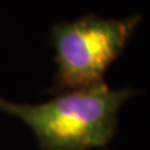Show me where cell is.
Returning <instances> with one entry per match:
<instances>
[{
  "mask_svg": "<svg viewBox=\"0 0 150 150\" xmlns=\"http://www.w3.org/2000/svg\"><path fill=\"white\" fill-rule=\"evenodd\" d=\"M137 91L112 89L101 80L62 91L41 104H19L0 98V110L33 130L40 150H91L106 148L118 129V115Z\"/></svg>",
  "mask_w": 150,
  "mask_h": 150,
  "instance_id": "6da1fadb",
  "label": "cell"
},
{
  "mask_svg": "<svg viewBox=\"0 0 150 150\" xmlns=\"http://www.w3.org/2000/svg\"><path fill=\"white\" fill-rule=\"evenodd\" d=\"M140 21L139 14L124 19L86 15L54 25L50 41L55 51V91L104 80L108 68L124 53Z\"/></svg>",
  "mask_w": 150,
  "mask_h": 150,
  "instance_id": "7a4b0ae2",
  "label": "cell"
}]
</instances>
